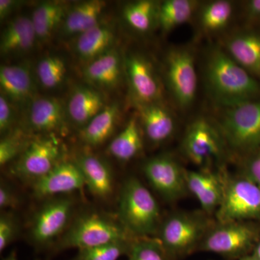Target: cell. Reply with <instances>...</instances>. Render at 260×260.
Masks as SVG:
<instances>
[{
  "mask_svg": "<svg viewBox=\"0 0 260 260\" xmlns=\"http://www.w3.org/2000/svg\"><path fill=\"white\" fill-rule=\"evenodd\" d=\"M207 92L219 108L260 99V82L242 68L220 44L208 48L203 63Z\"/></svg>",
  "mask_w": 260,
  "mask_h": 260,
  "instance_id": "cell-1",
  "label": "cell"
},
{
  "mask_svg": "<svg viewBox=\"0 0 260 260\" xmlns=\"http://www.w3.org/2000/svg\"><path fill=\"white\" fill-rule=\"evenodd\" d=\"M119 223L131 235L149 237L158 232L160 209L156 200L139 179L130 177L121 187Z\"/></svg>",
  "mask_w": 260,
  "mask_h": 260,
  "instance_id": "cell-2",
  "label": "cell"
},
{
  "mask_svg": "<svg viewBox=\"0 0 260 260\" xmlns=\"http://www.w3.org/2000/svg\"><path fill=\"white\" fill-rule=\"evenodd\" d=\"M228 148L249 155L260 149V99L220 109L215 121Z\"/></svg>",
  "mask_w": 260,
  "mask_h": 260,
  "instance_id": "cell-3",
  "label": "cell"
},
{
  "mask_svg": "<svg viewBox=\"0 0 260 260\" xmlns=\"http://www.w3.org/2000/svg\"><path fill=\"white\" fill-rule=\"evenodd\" d=\"M162 82L176 107L185 111L194 104L198 77L194 49L189 45L169 48L162 63Z\"/></svg>",
  "mask_w": 260,
  "mask_h": 260,
  "instance_id": "cell-4",
  "label": "cell"
},
{
  "mask_svg": "<svg viewBox=\"0 0 260 260\" xmlns=\"http://www.w3.org/2000/svg\"><path fill=\"white\" fill-rule=\"evenodd\" d=\"M120 223L96 213L85 214L75 220L61 239V248L78 250L110 243L132 241Z\"/></svg>",
  "mask_w": 260,
  "mask_h": 260,
  "instance_id": "cell-5",
  "label": "cell"
},
{
  "mask_svg": "<svg viewBox=\"0 0 260 260\" xmlns=\"http://www.w3.org/2000/svg\"><path fill=\"white\" fill-rule=\"evenodd\" d=\"M210 229L209 222L203 215L173 214L159 227L157 239L172 257L183 256L200 246Z\"/></svg>",
  "mask_w": 260,
  "mask_h": 260,
  "instance_id": "cell-6",
  "label": "cell"
},
{
  "mask_svg": "<svg viewBox=\"0 0 260 260\" xmlns=\"http://www.w3.org/2000/svg\"><path fill=\"white\" fill-rule=\"evenodd\" d=\"M216 218L219 223L260 220L259 186L245 174L225 181Z\"/></svg>",
  "mask_w": 260,
  "mask_h": 260,
  "instance_id": "cell-7",
  "label": "cell"
},
{
  "mask_svg": "<svg viewBox=\"0 0 260 260\" xmlns=\"http://www.w3.org/2000/svg\"><path fill=\"white\" fill-rule=\"evenodd\" d=\"M228 148L216 123L206 117L196 118L186 128L183 153L195 165L205 167L219 160Z\"/></svg>",
  "mask_w": 260,
  "mask_h": 260,
  "instance_id": "cell-8",
  "label": "cell"
},
{
  "mask_svg": "<svg viewBox=\"0 0 260 260\" xmlns=\"http://www.w3.org/2000/svg\"><path fill=\"white\" fill-rule=\"evenodd\" d=\"M124 61L130 97L135 107L162 102L165 87L151 60L133 52L126 55Z\"/></svg>",
  "mask_w": 260,
  "mask_h": 260,
  "instance_id": "cell-9",
  "label": "cell"
},
{
  "mask_svg": "<svg viewBox=\"0 0 260 260\" xmlns=\"http://www.w3.org/2000/svg\"><path fill=\"white\" fill-rule=\"evenodd\" d=\"M259 232L246 221L219 223L211 228L200 244L203 250L229 257L244 256L258 241Z\"/></svg>",
  "mask_w": 260,
  "mask_h": 260,
  "instance_id": "cell-10",
  "label": "cell"
},
{
  "mask_svg": "<svg viewBox=\"0 0 260 260\" xmlns=\"http://www.w3.org/2000/svg\"><path fill=\"white\" fill-rule=\"evenodd\" d=\"M61 155L60 145L55 138L32 140L12 168V173L34 182L62 161Z\"/></svg>",
  "mask_w": 260,
  "mask_h": 260,
  "instance_id": "cell-11",
  "label": "cell"
},
{
  "mask_svg": "<svg viewBox=\"0 0 260 260\" xmlns=\"http://www.w3.org/2000/svg\"><path fill=\"white\" fill-rule=\"evenodd\" d=\"M143 172L150 185L166 200L179 199L188 190L186 171L170 155L149 159L143 166Z\"/></svg>",
  "mask_w": 260,
  "mask_h": 260,
  "instance_id": "cell-12",
  "label": "cell"
},
{
  "mask_svg": "<svg viewBox=\"0 0 260 260\" xmlns=\"http://www.w3.org/2000/svg\"><path fill=\"white\" fill-rule=\"evenodd\" d=\"M234 61L260 82V27L243 25L219 44Z\"/></svg>",
  "mask_w": 260,
  "mask_h": 260,
  "instance_id": "cell-13",
  "label": "cell"
},
{
  "mask_svg": "<svg viewBox=\"0 0 260 260\" xmlns=\"http://www.w3.org/2000/svg\"><path fill=\"white\" fill-rule=\"evenodd\" d=\"M73 203L68 198H54L47 202L34 216L30 236L37 244H45L63 232L71 215Z\"/></svg>",
  "mask_w": 260,
  "mask_h": 260,
  "instance_id": "cell-14",
  "label": "cell"
},
{
  "mask_svg": "<svg viewBox=\"0 0 260 260\" xmlns=\"http://www.w3.org/2000/svg\"><path fill=\"white\" fill-rule=\"evenodd\" d=\"M84 185L85 181L76 162L62 160L34 181L32 190L37 198H44L79 190Z\"/></svg>",
  "mask_w": 260,
  "mask_h": 260,
  "instance_id": "cell-15",
  "label": "cell"
},
{
  "mask_svg": "<svg viewBox=\"0 0 260 260\" xmlns=\"http://www.w3.org/2000/svg\"><path fill=\"white\" fill-rule=\"evenodd\" d=\"M143 135L153 144H160L172 138L175 132L174 112L164 101L137 107Z\"/></svg>",
  "mask_w": 260,
  "mask_h": 260,
  "instance_id": "cell-16",
  "label": "cell"
},
{
  "mask_svg": "<svg viewBox=\"0 0 260 260\" xmlns=\"http://www.w3.org/2000/svg\"><path fill=\"white\" fill-rule=\"evenodd\" d=\"M0 88L2 95L13 105L23 106L35 99L31 73L25 64L2 65Z\"/></svg>",
  "mask_w": 260,
  "mask_h": 260,
  "instance_id": "cell-17",
  "label": "cell"
},
{
  "mask_svg": "<svg viewBox=\"0 0 260 260\" xmlns=\"http://www.w3.org/2000/svg\"><path fill=\"white\" fill-rule=\"evenodd\" d=\"M188 191L196 197L206 213L218 210L223 199L224 182L218 174L206 168L199 171H186Z\"/></svg>",
  "mask_w": 260,
  "mask_h": 260,
  "instance_id": "cell-18",
  "label": "cell"
},
{
  "mask_svg": "<svg viewBox=\"0 0 260 260\" xmlns=\"http://www.w3.org/2000/svg\"><path fill=\"white\" fill-rule=\"evenodd\" d=\"M124 72V59L115 49L90 61L83 70V75L94 86L107 90L117 88Z\"/></svg>",
  "mask_w": 260,
  "mask_h": 260,
  "instance_id": "cell-19",
  "label": "cell"
},
{
  "mask_svg": "<svg viewBox=\"0 0 260 260\" xmlns=\"http://www.w3.org/2000/svg\"><path fill=\"white\" fill-rule=\"evenodd\" d=\"M66 114L62 104L52 97L37 98L30 104L29 126L44 134L61 133L66 125Z\"/></svg>",
  "mask_w": 260,
  "mask_h": 260,
  "instance_id": "cell-20",
  "label": "cell"
},
{
  "mask_svg": "<svg viewBox=\"0 0 260 260\" xmlns=\"http://www.w3.org/2000/svg\"><path fill=\"white\" fill-rule=\"evenodd\" d=\"M235 3L230 0H213L200 4L195 15L198 34L204 37L218 35L232 23Z\"/></svg>",
  "mask_w": 260,
  "mask_h": 260,
  "instance_id": "cell-21",
  "label": "cell"
},
{
  "mask_svg": "<svg viewBox=\"0 0 260 260\" xmlns=\"http://www.w3.org/2000/svg\"><path fill=\"white\" fill-rule=\"evenodd\" d=\"M107 106L102 92L93 87H78L68 101V117L82 129Z\"/></svg>",
  "mask_w": 260,
  "mask_h": 260,
  "instance_id": "cell-22",
  "label": "cell"
},
{
  "mask_svg": "<svg viewBox=\"0 0 260 260\" xmlns=\"http://www.w3.org/2000/svg\"><path fill=\"white\" fill-rule=\"evenodd\" d=\"M37 41L31 18L18 16L10 20L2 32L0 51L3 56L25 54Z\"/></svg>",
  "mask_w": 260,
  "mask_h": 260,
  "instance_id": "cell-23",
  "label": "cell"
},
{
  "mask_svg": "<svg viewBox=\"0 0 260 260\" xmlns=\"http://www.w3.org/2000/svg\"><path fill=\"white\" fill-rule=\"evenodd\" d=\"M83 175L85 185L92 194L108 198L113 190V177L109 166L91 154H83L75 160Z\"/></svg>",
  "mask_w": 260,
  "mask_h": 260,
  "instance_id": "cell-24",
  "label": "cell"
},
{
  "mask_svg": "<svg viewBox=\"0 0 260 260\" xmlns=\"http://www.w3.org/2000/svg\"><path fill=\"white\" fill-rule=\"evenodd\" d=\"M106 8L105 2L90 0L82 2L68 10L61 32L65 37H74L93 28L100 23L101 17Z\"/></svg>",
  "mask_w": 260,
  "mask_h": 260,
  "instance_id": "cell-25",
  "label": "cell"
},
{
  "mask_svg": "<svg viewBox=\"0 0 260 260\" xmlns=\"http://www.w3.org/2000/svg\"><path fill=\"white\" fill-rule=\"evenodd\" d=\"M115 40V30L112 27L99 23L78 36L75 51L80 59L88 63L112 49Z\"/></svg>",
  "mask_w": 260,
  "mask_h": 260,
  "instance_id": "cell-26",
  "label": "cell"
},
{
  "mask_svg": "<svg viewBox=\"0 0 260 260\" xmlns=\"http://www.w3.org/2000/svg\"><path fill=\"white\" fill-rule=\"evenodd\" d=\"M201 2L197 0H165L159 3L157 27L169 34L183 24L194 20Z\"/></svg>",
  "mask_w": 260,
  "mask_h": 260,
  "instance_id": "cell-27",
  "label": "cell"
},
{
  "mask_svg": "<svg viewBox=\"0 0 260 260\" xmlns=\"http://www.w3.org/2000/svg\"><path fill=\"white\" fill-rule=\"evenodd\" d=\"M68 10L67 4L61 2H45L38 5L31 17L37 41L44 42L51 39L62 25Z\"/></svg>",
  "mask_w": 260,
  "mask_h": 260,
  "instance_id": "cell-28",
  "label": "cell"
},
{
  "mask_svg": "<svg viewBox=\"0 0 260 260\" xmlns=\"http://www.w3.org/2000/svg\"><path fill=\"white\" fill-rule=\"evenodd\" d=\"M143 135L138 114L132 116L125 127L111 142L109 153L118 160L129 161L143 150Z\"/></svg>",
  "mask_w": 260,
  "mask_h": 260,
  "instance_id": "cell-29",
  "label": "cell"
},
{
  "mask_svg": "<svg viewBox=\"0 0 260 260\" xmlns=\"http://www.w3.org/2000/svg\"><path fill=\"white\" fill-rule=\"evenodd\" d=\"M119 116L118 104L107 105L85 127L80 130V136L85 144L98 146L110 138L115 129Z\"/></svg>",
  "mask_w": 260,
  "mask_h": 260,
  "instance_id": "cell-30",
  "label": "cell"
},
{
  "mask_svg": "<svg viewBox=\"0 0 260 260\" xmlns=\"http://www.w3.org/2000/svg\"><path fill=\"white\" fill-rule=\"evenodd\" d=\"M159 3L152 0L131 2L124 6L122 15L130 28L146 34L157 27Z\"/></svg>",
  "mask_w": 260,
  "mask_h": 260,
  "instance_id": "cell-31",
  "label": "cell"
},
{
  "mask_svg": "<svg viewBox=\"0 0 260 260\" xmlns=\"http://www.w3.org/2000/svg\"><path fill=\"white\" fill-rule=\"evenodd\" d=\"M66 74V64L60 56H47L38 63L37 78L44 88H57L64 81Z\"/></svg>",
  "mask_w": 260,
  "mask_h": 260,
  "instance_id": "cell-32",
  "label": "cell"
},
{
  "mask_svg": "<svg viewBox=\"0 0 260 260\" xmlns=\"http://www.w3.org/2000/svg\"><path fill=\"white\" fill-rule=\"evenodd\" d=\"M127 254L128 260H172L157 238H138L132 243Z\"/></svg>",
  "mask_w": 260,
  "mask_h": 260,
  "instance_id": "cell-33",
  "label": "cell"
},
{
  "mask_svg": "<svg viewBox=\"0 0 260 260\" xmlns=\"http://www.w3.org/2000/svg\"><path fill=\"white\" fill-rule=\"evenodd\" d=\"M133 242H114L79 249L73 260H117L124 254H128Z\"/></svg>",
  "mask_w": 260,
  "mask_h": 260,
  "instance_id": "cell-34",
  "label": "cell"
},
{
  "mask_svg": "<svg viewBox=\"0 0 260 260\" xmlns=\"http://www.w3.org/2000/svg\"><path fill=\"white\" fill-rule=\"evenodd\" d=\"M32 140H28L21 130H14L4 135L0 142V165H6L19 158Z\"/></svg>",
  "mask_w": 260,
  "mask_h": 260,
  "instance_id": "cell-35",
  "label": "cell"
},
{
  "mask_svg": "<svg viewBox=\"0 0 260 260\" xmlns=\"http://www.w3.org/2000/svg\"><path fill=\"white\" fill-rule=\"evenodd\" d=\"M18 225L14 215L2 214L0 217V251H3L14 240L18 234Z\"/></svg>",
  "mask_w": 260,
  "mask_h": 260,
  "instance_id": "cell-36",
  "label": "cell"
},
{
  "mask_svg": "<svg viewBox=\"0 0 260 260\" xmlns=\"http://www.w3.org/2000/svg\"><path fill=\"white\" fill-rule=\"evenodd\" d=\"M242 17L244 26L260 27V0L242 2Z\"/></svg>",
  "mask_w": 260,
  "mask_h": 260,
  "instance_id": "cell-37",
  "label": "cell"
},
{
  "mask_svg": "<svg viewBox=\"0 0 260 260\" xmlns=\"http://www.w3.org/2000/svg\"><path fill=\"white\" fill-rule=\"evenodd\" d=\"M13 104L4 96H0V133L2 136L12 131L14 122Z\"/></svg>",
  "mask_w": 260,
  "mask_h": 260,
  "instance_id": "cell-38",
  "label": "cell"
},
{
  "mask_svg": "<svg viewBox=\"0 0 260 260\" xmlns=\"http://www.w3.org/2000/svg\"><path fill=\"white\" fill-rule=\"evenodd\" d=\"M244 174L260 188V149L247 155Z\"/></svg>",
  "mask_w": 260,
  "mask_h": 260,
  "instance_id": "cell-39",
  "label": "cell"
},
{
  "mask_svg": "<svg viewBox=\"0 0 260 260\" xmlns=\"http://www.w3.org/2000/svg\"><path fill=\"white\" fill-rule=\"evenodd\" d=\"M19 199L13 188L5 182L0 185V208L12 209L18 207Z\"/></svg>",
  "mask_w": 260,
  "mask_h": 260,
  "instance_id": "cell-40",
  "label": "cell"
},
{
  "mask_svg": "<svg viewBox=\"0 0 260 260\" xmlns=\"http://www.w3.org/2000/svg\"><path fill=\"white\" fill-rule=\"evenodd\" d=\"M19 4L18 2L14 0H1L0 1V19L1 20L8 18V15L11 14Z\"/></svg>",
  "mask_w": 260,
  "mask_h": 260,
  "instance_id": "cell-41",
  "label": "cell"
},
{
  "mask_svg": "<svg viewBox=\"0 0 260 260\" xmlns=\"http://www.w3.org/2000/svg\"><path fill=\"white\" fill-rule=\"evenodd\" d=\"M254 256H255L256 258L260 259V239L258 240L254 248Z\"/></svg>",
  "mask_w": 260,
  "mask_h": 260,
  "instance_id": "cell-42",
  "label": "cell"
},
{
  "mask_svg": "<svg viewBox=\"0 0 260 260\" xmlns=\"http://www.w3.org/2000/svg\"><path fill=\"white\" fill-rule=\"evenodd\" d=\"M240 260H260L256 258L255 256H244L241 257Z\"/></svg>",
  "mask_w": 260,
  "mask_h": 260,
  "instance_id": "cell-43",
  "label": "cell"
},
{
  "mask_svg": "<svg viewBox=\"0 0 260 260\" xmlns=\"http://www.w3.org/2000/svg\"><path fill=\"white\" fill-rule=\"evenodd\" d=\"M3 260H18V258H17L16 255H15V253H12L11 254H10L9 256H7L5 259Z\"/></svg>",
  "mask_w": 260,
  "mask_h": 260,
  "instance_id": "cell-44",
  "label": "cell"
}]
</instances>
